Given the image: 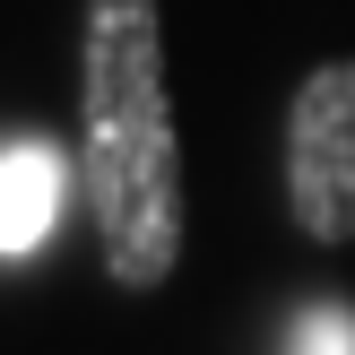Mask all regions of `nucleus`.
<instances>
[{"mask_svg":"<svg viewBox=\"0 0 355 355\" xmlns=\"http://www.w3.org/2000/svg\"><path fill=\"white\" fill-rule=\"evenodd\" d=\"M286 355H355V304H304L286 321Z\"/></svg>","mask_w":355,"mask_h":355,"instance_id":"4","label":"nucleus"},{"mask_svg":"<svg viewBox=\"0 0 355 355\" xmlns=\"http://www.w3.org/2000/svg\"><path fill=\"white\" fill-rule=\"evenodd\" d=\"M78 191L96 217L104 277L156 295L182 260V139L165 87V9L87 0L78 26Z\"/></svg>","mask_w":355,"mask_h":355,"instance_id":"1","label":"nucleus"},{"mask_svg":"<svg viewBox=\"0 0 355 355\" xmlns=\"http://www.w3.org/2000/svg\"><path fill=\"white\" fill-rule=\"evenodd\" d=\"M69 208V156L52 139H9L0 148V260H35Z\"/></svg>","mask_w":355,"mask_h":355,"instance_id":"3","label":"nucleus"},{"mask_svg":"<svg viewBox=\"0 0 355 355\" xmlns=\"http://www.w3.org/2000/svg\"><path fill=\"white\" fill-rule=\"evenodd\" d=\"M286 217L312 243H355V52L304 69L286 104Z\"/></svg>","mask_w":355,"mask_h":355,"instance_id":"2","label":"nucleus"}]
</instances>
